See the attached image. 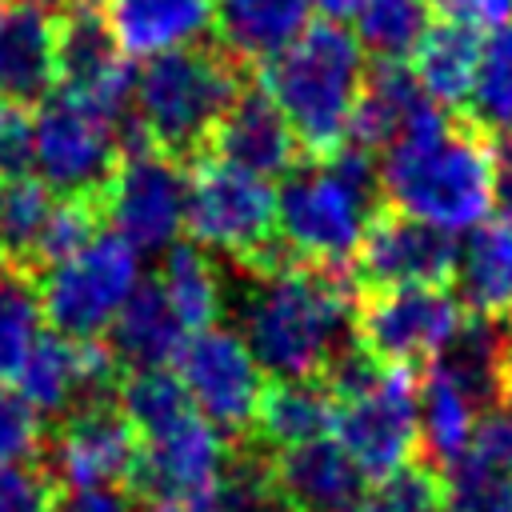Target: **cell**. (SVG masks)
Here are the masks:
<instances>
[{"label":"cell","instance_id":"cell-1","mask_svg":"<svg viewBox=\"0 0 512 512\" xmlns=\"http://www.w3.org/2000/svg\"><path fill=\"white\" fill-rule=\"evenodd\" d=\"M356 296L352 268L292 260L272 272H240V340L272 380L324 376L328 360L352 340Z\"/></svg>","mask_w":512,"mask_h":512},{"label":"cell","instance_id":"cell-2","mask_svg":"<svg viewBox=\"0 0 512 512\" xmlns=\"http://www.w3.org/2000/svg\"><path fill=\"white\" fill-rule=\"evenodd\" d=\"M376 176L388 208L444 232H468L484 224L492 208L488 136L456 112H436L428 124L396 140Z\"/></svg>","mask_w":512,"mask_h":512},{"label":"cell","instance_id":"cell-3","mask_svg":"<svg viewBox=\"0 0 512 512\" xmlns=\"http://www.w3.org/2000/svg\"><path fill=\"white\" fill-rule=\"evenodd\" d=\"M260 72V88L292 124L300 152H308L312 160H328L348 144L368 72L360 40L340 20L308 24Z\"/></svg>","mask_w":512,"mask_h":512},{"label":"cell","instance_id":"cell-4","mask_svg":"<svg viewBox=\"0 0 512 512\" xmlns=\"http://www.w3.org/2000/svg\"><path fill=\"white\" fill-rule=\"evenodd\" d=\"M244 92V64H236L220 44H184L148 56L144 72L132 80L136 136L156 152L192 164L204 156L220 116Z\"/></svg>","mask_w":512,"mask_h":512},{"label":"cell","instance_id":"cell-5","mask_svg":"<svg viewBox=\"0 0 512 512\" xmlns=\"http://www.w3.org/2000/svg\"><path fill=\"white\" fill-rule=\"evenodd\" d=\"M380 176L372 152L344 144L312 168L284 176L276 192V236L300 264L352 268L368 220L376 216Z\"/></svg>","mask_w":512,"mask_h":512},{"label":"cell","instance_id":"cell-6","mask_svg":"<svg viewBox=\"0 0 512 512\" xmlns=\"http://www.w3.org/2000/svg\"><path fill=\"white\" fill-rule=\"evenodd\" d=\"M128 108L56 88L40 100L32 116V172L64 200L104 196L120 156H124Z\"/></svg>","mask_w":512,"mask_h":512},{"label":"cell","instance_id":"cell-7","mask_svg":"<svg viewBox=\"0 0 512 512\" xmlns=\"http://www.w3.org/2000/svg\"><path fill=\"white\" fill-rule=\"evenodd\" d=\"M184 228L196 248L224 252L236 268L256 264L276 248V192L268 180L232 168L216 156H196L188 176Z\"/></svg>","mask_w":512,"mask_h":512},{"label":"cell","instance_id":"cell-8","mask_svg":"<svg viewBox=\"0 0 512 512\" xmlns=\"http://www.w3.org/2000/svg\"><path fill=\"white\" fill-rule=\"evenodd\" d=\"M136 248L116 232H96L80 252L36 276L44 320L72 340H100L140 284Z\"/></svg>","mask_w":512,"mask_h":512},{"label":"cell","instance_id":"cell-9","mask_svg":"<svg viewBox=\"0 0 512 512\" xmlns=\"http://www.w3.org/2000/svg\"><path fill=\"white\" fill-rule=\"evenodd\" d=\"M464 308L444 288H364L352 308V340L384 368L432 364L456 328Z\"/></svg>","mask_w":512,"mask_h":512},{"label":"cell","instance_id":"cell-10","mask_svg":"<svg viewBox=\"0 0 512 512\" xmlns=\"http://www.w3.org/2000/svg\"><path fill=\"white\" fill-rule=\"evenodd\" d=\"M176 376L192 400V408L228 440H248L256 404L264 392V372L252 360L240 332L228 324H208L184 336L176 352Z\"/></svg>","mask_w":512,"mask_h":512},{"label":"cell","instance_id":"cell-11","mask_svg":"<svg viewBox=\"0 0 512 512\" xmlns=\"http://www.w3.org/2000/svg\"><path fill=\"white\" fill-rule=\"evenodd\" d=\"M184 204H188L184 164L156 152L140 136H132L100 196V216L136 252L140 248L156 252V248H168L184 228Z\"/></svg>","mask_w":512,"mask_h":512},{"label":"cell","instance_id":"cell-12","mask_svg":"<svg viewBox=\"0 0 512 512\" xmlns=\"http://www.w3.org/2000/svg\"><path fill=\"white\" fill-rule=\"evenodd\" d=\"M136 456L140 440L120 404L92 400L56 420L52 436H44L40 468L56 484V492H88L132 484Z\"/></svg>","mask_w":512,"mask_h":512},{"label":"cell","instance_id":"cell-13","mask_svg":"<svg viewBox=\"0 0 512 512\" xmlns=\"http://www.w3.org/2000/svg\"><path fill=\"white\" fill-rule=\"evenodd\" d=\"M336 444L356 460L364 480H380L420 448L416 424V372L384 368L364 392L336 400L332 408Z\"/></svg>","mask_w":512,"mask_h":512},{"label":"cell","instance_id":"cell-14","mask_svg":"<svg viewBox=\"0 0 512 512\" xmlns=\"http://www.w3.org/2000/svg\"><path fill=\"white\" fill-rule=\"evenodd\" d=\"M456 272L452 232L404 216L396 208H376L364 240L352 256V276L364 288H444Z\"/></svg>","mask_w":512,"mask_h":512},{"label":"cell","instance_id":"cell-15","mask_svg":"<svg viewBox=\"0 0 512 512\" xmlns=\"http://www.w3.org/2000/svg\"><path fill=\"white\" fill-rule=\"evenodd\" d=\"M120 376L124 368L116 364L104 340H72L60 332H40L12 384L40 416L60 420L80 404L116 400Z\"/></svg>","mask_w":512,"mask_h":512},{"label":"cell","instance_id":"cell-16","mask_svg":"<svg viewBox=\"0 0 512 512\" xmlns=\"http://www.w3.org/2000/svg\"><path fill=\"white\" fill-rule=\"evenodd\" d=\"M224 460H228V440L200 412H188L164 432L140 440V456L128 488L140 504L208 492L216 488Z\"/></svg>","mask_w":512,"mask_h":512},{"label":"cell","instance_id":"cell-17","mask_svg":"<svg viewBox=\"0 0 512 512\" xmlns=\"http://www.w3.org/2000/svg\"><path fill=\"white\" fill-rule=\"evenodd\" d=\"M56 84L116 108H128L132 72L128 52L112 36L96 0L56 4Z\"/></svg>","mask_w":512,"mask_h":512},{"label":"cell","instance_id":"cell-18","mask_svg":"<svg viewBox=\"0 0 512 512\" xmlns=\"http://www.w3.org/2000/svg\"><path fill=\"white\" fill-rule=\"evenodd\" d=\"M204 156H216V160H224L232 168H244L260 180H284V176L296 172L304 152H300V140H296L292 124L272 104V96L260 84H252L220 116Z\"/></svg>","mask_w":512,"mask_h":512},{"label":"cell","instance_id":"cell-19","mask_svg":"<svg viewBox=\"0 0 512 512\" xmlns=\"http://www.w3.org/2000/svg\"><path fill=\"white\" fill-rule=\"evenodd\" d=\"M268 464L288 512H356L360 508L364 472L332 436H316V440L268 452Z\"/></svg>","mask_w":512,"mask_h":512},{"label":"cell","instance_id":"cell-20","mask_svg":"<svg viewBox=\"0 0 512 512\" xmlns=\"http://www.w3.org/2000/svg\"><path fill=\"white\" fill-rule=\"evenodd\" d=\"M56 84V12L40 0H0V104L32 108Z\"/></svg>","mask_w":512,"mask_h":512},{"label":"cell","instance_id":"cell-21","mask_svg":"<svg viewBox=\"0 0 512 512\" xmlns=\"http://www.w3.org/2000/svg\"><path fill=\"white\" fill-rule=\"evenodd\" d=\"M436 112H444V108H436L424 96V88L416 84V76L404 64H376L364 76L348 144H356L364 152H388L396 140H404L420 124H428Z\"/></svg>","mask_w":512,"mask_h":512},{"label":"cell","instance_id":"cell-22","mask_svg":"<svg viewBox=\"0 0 512 512\" xmlns=\"http://www.w3.org/2000/svg\"><path fill=\"white\" fill-rule=\"evenodd\" d=\"M212 28H216V44L236 64L264 68L308 28V4L304 0H220L212 4Z\"/></svg>","mask_w":512,"mask_h":512},{"label":"cell","instance_id":"cell-23","mask_svg":"<svg viewBox=\"0 0 512 512\" xmlns=\"http://www.w3.org/2000/svg\"><path fill=\"white\" fill-rule=\"evenodd\" d=\"M128 56L196 44L212 28V0H96Z\"/></svg>","mask_w":512,"mask_h":512},{"label":"cell","instance_id":"cell-24","mask_svg":"<svg viewBox=\"0 0 512 512\" xmlns=\"http://www.w3.org/2000/svg\"><path fill=\"white\" fill-rule=\"evenodd\" d=\"M184 324L176 320V312L168 308L164 292L156 280H140L132 288V296L124 300V308L116 312V320L108 324V348L116 356V364L124 372L136 368H168L184 344Z\"/></svg>","mask_w":512,"mask_h":512},{"label":"cell","instance_id":"cell-25","mask_svg":"<svg viewBox=\"0 0 512 512\" xmlns=\"http://www.w3.org/2000/svg\"><path fill=\"white\" fill-rule=\"evenodd\" d=\"M440 512H512V460L484 420L472 444L440 468Z\"/></svg>","mask_w":512,"mask_h":512},{"label":"cell","instance_id":"cell-26","mask_svg":"<svg viewBox=\"0 0 512 512\" xmlns=\"http://www.w3.org/2000/svg\"><path fill=\"white\" fill-rule=\"evenodd\" d=\"M332 392L320 376L308 380H272L260 392L256 420H252V444L264 452H280L304 440H316L332 428Z\"/></svg>","mask_w":512,"mask_h":512},{"label":"cell","instance_id":"cell-27","mask_svg":"<svg viewBox=\"0 0 512 512\" xmlns=\"http://www.w3.org/2000/svg\"><path fill=\"white\" fill-rule=\"evenodd\" d=\"M452 280L460 288V308L472 316H512V224H476L468 244L456 248Z\"/></svg>","mask_w":512,"mask_h":512},{"label":"cell","instance_id":"cell-28","mask_svg":"<svg viewBox=\"0 0 512 512\" xmlns=\"http://www.w3.org/2000/svg\"><path fill=\"white\" fill-rule=\"evenodd\" d=\"M484 420V412L472 404V396L448 380L436 364H428V372L416 380V424H420V460L432 464L436 472L460 456L472 436L476 424Z\"/></svg>","mask_w":512,"mask_h":512},{"label":"cell","instance_id":"cell-29","mask_svg":"<svg viewBox=\"0 0 512 512\" xmlns=\"http://www.w3.org/2000/svg\"><path fill=\"white\" fill-rule=\"evenodd\" d=\"M476 60H480V36L472 28L440 20L428 28L420 48L412 52V76L436 108L460 116L476 76Z\"/></svg>","mask_w":512,"mask_h":512},{"label":"cell","instance_id":"cell-30","mask_svg":"<svg viewBox=\"0 0 512 512\" xmlns=\"http://www.w3.org/2000/svg\"><path fill=\"white\" fill-rule=\"evenodd\" d=\"M156 284H160L168 308L176 312V320L184 324V332L220 324L228 292H224L220 268L208 260L204 248H196V244H168Z\"/></svg>","mask_w":512,"mask_h":512},{"label":"cell","instance_id":"cell-31","mask_svg":"<svg viewBox=\"0 0 512 512\" xmlns=\"http://www.w3.org/2000/svg\"><path fill=\"white\" fill-rule=\"evenodd\" d=\"M56 192H48L36 176H12L0 184V256L8 268L28 272L36 264V248L56 212Z\"/></svg>","mask_w":512,"mask_h":512},{"label":"cell","instance_id":"cell-32","mask_svg":"<svg viewBox=\"0 0 512 512\" xmlns=\"http://www.w3.org/2000/svg\"><path fill=\"white\" fill-rule=\"evenodd\" d=\"M432 0H364L356 8V40L380 64H404L432 28Z\"/></svg>","mask_w":512,"mask_h":512},{"label":"cell","instance_id":"cell-33","mask_svg":"<svg viewBox=\"0 0 512 512\" xmlns=\"http://www.w3.org/2000/svg\"><path fill=\"white\" fill-rule=\"evenodd\" d=\"M468 124H476L484 136L512 132V24L496 28L480 44L476 76L460 112Z\"/></svg>","mask_w":512,"mask_h":512},{"label":"cell","instance_id":"cell-34","mask_svg":"<svg viewBox=\"0 0 512 512\" xmlns=\"http://www.w3.org/2000/svg\"><path fill=\"white\" fill-rule=\"evenodd\" d=\"M116 404L120 412L128 416L136 440L144 436H156L164 432L168 424H176L180 416L196 412L180 376L168 372V368H136V372H124L120 376V388H116Z\"/></svg>","mask_w":512,"mask_h":512},{"label":"cell","instance_id":"cell-35","mask_svg":"<svg viewBox=\"0 0 512 512\" xmlns=\"http://www.w3.org/2000/svg\"><path fill=\"white\" fill-rule=\"evenodd\" d=\"M40 332H44V308L36 280L28 272L8 268L0 276V384L16 380Z\"/></svg>","mask_w":512,"mask_h":512},{"label":"cell","instance_id":"cell-36","mask_svg":"<svg viewBox=\"0 0 512 512\" xmlns=\"http://www.w3.org/2000/svg\"><path fill=\"white\" fill-rule=\"evenodd\" d=\"M356 512H440V472L420 456L404 460L372 488H364Z\"/></svg>","mask_w":512,"mask_h":512},{"label":"cell","instance_id":"cell-37","mask_svg":"<svg viewBox=\"0 0 512 512\" xmlns=\"http://www.w3.org/2000/svg\"><path fill=\"white\" fill-rule=\"evenodd\" d=\"M44 424L40 412L8 384H0V468H40Z\"/></svg>","mask_w":512,"mask_h":512},{"label":"cell","instance_id":"cell-38","mask_svg":"<svg viewBox=\"0 0 512 512\" xmlns=\"http://www.w3.org/2000/svg\"><path fill=\"white\" fill-rule=\"evenodd\" d=\"M56 484L44 468H0V512H52Z\"/></svg>","mask_w":512,"mask_h":512},{"label":"cell","instance_id":"cell-39","mask_svg":"<svg viewBox=\"0 0 512 512\" xmlns=\"http://www.w3.org/2000/svg\"><path fill=\"white\" fill-rule=\"evenodd\" d=\"M32 172V112L20 104H0V176Z\"/></svg>","mask_w":512,"mask_h":512},{"label":"cell","instance_id":"cell-40","mask_svg":"<svg viewBox=\"0 0 512 512\" xmlns=\"http://www.w3.org/2000/svg\"><path fill=\"white\" fill-rule=\"evenodd\" d=\"M432 8L448 20V24H460V28H504L512 24V0H432Z\"/></svg>","mask_w":512,"mask_h":512},{"label":"cell","instance_id":"cell-41","mask_svg":"<svg viewBox=\"0 0 512 512\" xmlns=\"http://www.w3.org/2000/svg\"><path fill=\"white\" fill-rule=\"evenodd\" d=\"M52 512H144V504L120 488H88V492H56Z\"/></svg>","mask_w":512,"mask_h":512},{"label":"cell","instance_id":"cell-42","mask_svg":"<svg viewBox=\"0 0 512 512\" xmlns=\"http://www.w3.org/2000/svg\"><path fill=\"white\" fill-rule=\"evenodd\" d=\"M492 204L504 224H512V132L492 144Z\"/></svg>","mask_w":512,"mask_h":512},{"label":"cell","instance_id":"cell-43","mask_svg":"<svg viewBox=\"0 0 512 512\" xmlns=\"http://www.w3.org/2000/svg\"><path fill=\"white\" fill-rule=\"evenodd\" d=\"M144 512H224V504L208 488V492H188V496H168V500L144 504Z\"/></svg>","mask_w":512,"mask_h":512},{"label":"cell","instance_id":"cell-44","mask_svg":"<svg viewBox=\"0 0 512 512\" xmlns=\"http://www.w3.org/2000/svg\"><path fill=\"white\" fill-rule=\"evenodd\" d=\"M484 424L492 428V436L500 440V448H504V452H508V460H512V392H508V396H504V400L484 416Z\"/></svg>","mask_w":512,"mask_h":512},{"label":"cell","instance_id":"cell-45","mask_svg":"<svg viewBox=\"0 0 512 512\" xmlns=\"http://www.w3.org/2000/svg\"><path fill=\"white\" fill-rule=\"evenodd\" d=\"M308 8H316L324 20H344V16H356V8L364 0H304Z\"/></svg>","mask_w":512,"mask_h":512},{"label":"cell","instance_id":"cell-46","mask_svg":"<svg viewBox=\"0 0 512 512\" xmlns=\"http://www.w3.org/2000/svg\"><path fill=\"white\" fill-rule=\"evenodd\" d=\"M500 364H504V388L512 392V316H504V344H500Z\"/></svg>","mask_w":512,"mask_h":512},{"label":"cell","instance_id":"cell-47","mask_svg":"<svg viewBox=\"0 0 512 512\" xmlns=\"http://www.w3.org/2000/svg\"><path fill=\"white\" fill-rule=\"evenodd\" d=\"M4 272H8V264H4V256H0V276H4Z\"/></svg>","mask_w":512,"mask_h":512},{"label":"cell","instance_id":"cell-48","mask_svg":"<svg viewBox=\"0 0 512 512\" xmlns=\"http://www.w3.org/2000/svg\"><path fill=\"white\" fill-rule=\"evenodd\" d=\"M40 4H60V0H40Z\"/></svg>","mask_w":512,"mask_h":512}]
</instances>
